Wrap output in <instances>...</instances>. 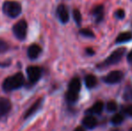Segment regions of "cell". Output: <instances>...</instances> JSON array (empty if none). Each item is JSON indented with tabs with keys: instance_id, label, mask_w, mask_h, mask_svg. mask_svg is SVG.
Listing matches in <instances>:
<instances>
[{
	"instance_id": "cell-1",
	"label": "cell",
	"mask_w": 132,
	"mask_h": 131,
	"mask_svg": "<svg viewBox=\"0 0 132 131\" xmlns=\"http://www.w3.org/2000/svg\"><path fill=\"white\" fill-rule=\"evenodd\" d=\"M23 84H24V76L21 72H19L15 75L6 77L4 80L2 86L5 92H11L23 87Z\"/></svg>"
},
{
	"instance_id": "cell-2",
	"label": "cell",
	"mask_w": 132,
	"mask_h": 131,
	"mask_svg": "<svg viewBox=\"0 0 132 131\" xmlns=\"http://www.w3.org/2000/svg\"><path fill=\"white\" fill-rule=\"evenodd\" d=\"M3 12L10 18H16L22 13V5L19 2L14 0H6L3 4Z\"/></svg>"
},
{
	"instance_id": "cell-3",
	"label": "cell",
	"mask_w": 132,
	"mask_h": 131,
	"mask_svg": "<svg viewBox=\"0 0 132 131\" xmlns=\"http://www.w3.org/2000/svg\"><path fill=\"white\" fill-rule=\"evenodd\" d=\"M126 53V49L125 48H120V49H117L116 50H114L107 58L103 61L102 63L98 64L97 68L99 69H103V68H106L110 66L116 65L117 63L120 61L123 58V56Z\"/></svg>"
},
{
	"instance_id": "cell-4",
	"label": "cell",
	"mask_w": 132,
	"mask_h": 131,
	"mask_svg": "<svg viewBox=\"0 0 132 131\" xmlns=\"http://www.w3.org/2000/svg\"><path fill=\"white\" fill-rule=\"evenodd\" d=\"M81 89V81L79 78L75 77L70 81L68 89L66 94V99L69 103H74L78 99V93Z\"/></svg>"
},
{
	"instance_id": "cell-5",
	"label": "cell",
	"mask_w": 132,
	"mask_h": 131,
	"mask_svg": "<svg viewBox=\"0 0 132 131\" xmlns=\"http://www.w3.org/2000/svg\"><path fill=\"white\" fill-rule=\"evenodd\" d=\"M14 35L20 40H25L27 35V23L25 20H20L13 26Z\"/></svg>"
},
{
	"instance_id": "cell-6",
	"label": "cell",
	"mask_w": 132,
	"mask_h": 131,
	"mask_svg": "<svg viewBox=\"0 0 132 131\" xmlns=\"http://www.w3.org/2000/svg\"><path fill=\"white\" fill-rule=\"evenodd\" d=\"M27 76L29 83L31 84H34L40 80L42 75V69L40 66H30L26 69Z\"/></svg>"
},
{
	"instance_id": "cell-7",
	"label": "cell",
	"mask_w": 132,
	"mask_h": 131,
	"mask_svg": "<svg viewBox=\"0 0 132 131\" xmlns=\"http://www.w3.org/2000/svg\"><path fill=\"white\" fill-rule=\"evenodd\" d=\"M124 74L120 70H114L108 74L106 76L103 77V81L108 84H118L123 79Z\"/></svg>"
},
{
	"instance_id": "cell-8",
	"label": "cell",
	"mask_w": 132,
	"mask_h": 131,
	"mask_svg": "<svg viewBox=\"0 0 132 131\" xmlns=\"http://www.w3.org/2000/svg\"><path fill=\"white\" fill-rule=\"evenodd\" d=\"M57 15L62 23H67L69 20V14L65 5H59L57 8Z\"/></svg>"
},
{
	"instance_id": "cell-9",
	"label": "cell",
	"mask_w": 132,
	"mask_h": 131,
	"mask_svg": "<svg viewBox=\"0 0 132 131\" xmlns=\"http://www.w3.org/2000/svg\"><path fill=\"white\" fill-rule=\"evenodd\" d=\"M42 51V48H40L39 45H37V44H31V45L28 48V50H27L28 58L31 60L36 59V58L40 55Z\"/></svg>"
},
{
	"instance_id": "cell-10",
	"label": "cell",
	"mask_w": 132,
	"mask_h": 131,
	"mask_svg": "<svg viewBox=\"0 0 132 131\" xmlns=\"http://www.w3.org/2000/svg\"><path fill=\"white\" fill-rule=\"evenodd\" d=\"M42 102H43V99L42 98H40L39 100H37V101H35L29 109H28V110L25 112L23 118H24V119H28V118H30L31 116H32L33 114L36 113V112L40 109V107H42Z\"/></svg>"
},
{
	"instance_id": "cell-11",
	"label": "cell",
	"mask_w": 132,
	"mask_h": 131,
	"mask_svg": "<svg viewBox=\"0 0 132 131\" xmlns=\"http://www.w3.org/2000/svg\"><path fill=\"white\" fill-rule=\"evenodd\" d=\"M11 110V102L6 98H0V118L6 115Z\"/></svg>"
},
{
	"instance_id": "cell-12",
	"label": "cell",
	"mask_w": 132,
	"mask_h": 131,
	"mask_svg": "<svg viewBox=\"0 0 132 131\" xmlns=\"http://www.w3.org/2000/svg\"><path fill=\"white\" fill-rule=\"evenodd\" d=\"M103 107H104V104H103V101H96L94 105H93L91 108H89L88 110L85 111L86 114H89V115H93V114H100L103 110Z\"/></svg>"
},
{
	"instance_id": "cell-13",
	"label": "cell",
	"mask_w": 132,
	"mask_h": 131,
	"mask_svg": "<svg viewBox=\"0 0 132 131\" xmlns=\"http://www.w3.org/2000/svg\"><path fill=\"white\" fill-rule=\"evenodd\" d=\"M82 123L88 129H93V128H94L97 126V120L92 115H88L85 118H84V119L82 120Z\"/></svg>"
},
{
	"instance_id": "cell-14",
	"label": "cell",
	"mask_w": 132,
	"mask_h": 131,
	"mask_svg": "<svg viewBox=\"0 0 132 131\" xmlns=\"http://www.w3.org/2000/svg\"><path fill=\"white\" fill-rule=\"evenodd\" d=\"M93 15L95 16V19L97 23H100L103 19V5H97L94 7L92 11Z\"/></svg>"
},
{
	"instance_id": "cell-15",
	"label": "cell",
	"mask_w": 132,
	"mask_h": 131,
	"mask_svg": "<svg viewBox=\"0 0 132 131\" xmlns=\"http://www.w3.org/2000/svg\"><path fill=\"white\" fill-rule=\"evenodd\" d=\"M132 40V33L129 32H122L119 34V36L116 39V43H123Z\"/></svg>"
},
{
	"instance_id": "cell-16",
	"label": "cell",
	"mask_w": 132,
	"mask_h": 131,
	"mask_svg": "<svg viewBox=\"0 0 132 131\" xmlns=\"http://www.w3.org/2000/svg\"><path fill=\"white\" fill-rule=\"evenodd\" d=\"M85 83L86 87L91 89V88L95 87V85L97 84V79H96V77L94 75H88L85 76Z\"/></svg>"
},
{
	"instance_id": "cell-17",
	"label": "cell",
	"mask_w": 132,
	"mask_h": 131,
	"mask_svg": "<svg viewBox=\"0 0 132 131\" xmlns=\"http://www.w3.org/2000/svg\"><path fill=\"white\" fill-rule=\"evenodd\" d=\"M124 120V117L121 114H115L112 118H111V123L113 125H120Z\"/></svg>"
},
{
	"instance_id": "cell-18",
	"label": "cell",
	"mask_w": 132,
	"mask_h": 131,
	"mask_svg": "<svg viewBox=\"0 0 132 131\" xmlns=\"http://www.w3.org/2000/svg\"><path fill=\"white\" fill-rule=\"evenodd\" d=\"M73 17L75 22L77 23V25L81 24V21H82V15H81V13L78 9H74L73 11Z\"/></svg>"
},
{
	"instance_id": "cell-19",
	"label": "cell",
	"mask_w": 132,
	"mask_h": 131,
	"mask_svg": "<svg viewBox=\"0 0 132 131\" xmlns=\"http://www.w3.org/2000/svg\"><path fill=\"white\" fill-rule=\"evenodd\" d=\"M123 98L125 99L126 101H132V87L131 86H129V87H127L125 89Z\"/></svg>"
},
{
	"instance_id": "cell-20",
	"label": "cell",
	"mask_w": 132,
	"mask_h": 131,
	"mask_svg": "<svg viewBox=\"0 0 132 131\" xmlns=\"http://www.w3.org/2000/svg\"><path fill=\"white\" fill-rule=\"evenodd\" d=\"M9 49V45L5 40L0 39V53H5Z\"/></svg>"
},
{
	"instance_id": "cell-21",
	"label": "cell",
	"mask_w": 132,
	"mask_h": 131,
	"mask_svg": "<svg viewBox=\"0 0 132 131\" xmlns=\"http://www.w3.org/2000/svg\"><path fill=\"white\" fill-rule=\"evenodd\" d=\"M79 33L83 36L87 37V38H94V32L89 29H82V30H80Z\"/></svg>"
},
{
	"instance_id": "cell-22",
	"label": "cell",
	"mask_w": 132,
	"mask_h": 131,
	"mask_svg": "<svg viewBox=\"0 0 132 131\" xmlns=\"http://www.w3.org/2000/svg\"><path fill=\"white\" fill-rule=\"evenodd\" d=\"M117 103L115 102L114 101H109V102L107 103V105H106V109H107L108 111L110 112H112V111H115V110H117Z\"/></svg>"
},
{
	"instance_id": "cell-23",
	"label": "cell",
	"mask_w": 132,
	"mask_h": 131,
	"mask_svg": "<svg viewBox=\"0 0 132 131\" xmlns=\"http://www.w3.org/2000/svg\"><path fill=\"white\" fill-rule=\"evenodd\" d=\"M115 17L117 19H123L125 17V12L123 9H119L115 12Z\"/></svg>"
},
{
	"instance_id": "cell-24",
	"label": "cell",
	"mask_w": 132,
	"mask_h": 131,
	"mask_svg": "<svg viewBox=\"0 0 132 131\" xmlns=\"http://www.w3.org/2000/svg\"><path fill=\"white\" fill-rule=\"evenodd\" d=\"M123 111H124V113L127 114L128 116H130V117H132V104L125 107V108L123 109Z\"/></svg>"
},
{
	"instance_id": "cell-25",
	"label": "cell",
	"mask_w": 132,
	"mask_h": 131,
	"mask_svg": "<svg viewBox=\"0 0 132 131\" xmlns=\"http://www.w3.org/2000/svg\"><path fill=\"white\" fill-rule=\"evenodd\" d=\"M85 52H86L87 55H89V56H93V55H94V50L93 49H91V48H87L86 49H85Z\"/></svg>"
},
{
	"instance_id": "cell-26",
	"label": "cell",
	"mask_w": 132,
	"mask_h": 131,
	"mask_svg": "<svg viewBox=\"0 0 132 131\" xmlns=\"http://www.w3.org/2000/svg\"><path fill=\"white\" fill-rule=\"evenodd\" d=\"M10 66V61H6V62H1L0 63V67H5V66Z\"/></svg>"
},
{
	"instance_id": "cell-27",
	"label": "cell",
	"mask_w": 132,
	"mask_h": 131,
	"mask_svg": "<svg viewBox=\"0 0 132 131\" xmlns=\"http://www.w3.org/2000/svg\"><path fill=\"white\" fill-rule=\"evenodd\" d=\"M127 58H128V61L129 62H132V49L130 50V52L129 53V54H128V57H127Z\"/></svg>"
},
{
	"instance_id": "cell-28",
	"label": "cell",
	"mask_w": 132,
	"mask_h": 131,
	"mask_svg": "<svg viewBox=\"0 0 132 131\" xmlns=\"http://www.w3.org/2000/svg\"><path fill=\"white\" fill-rule=\"evenodd\" d=\"M75 131H84V129L82 128H76Z\"/></svg>"
}]
</instances>
